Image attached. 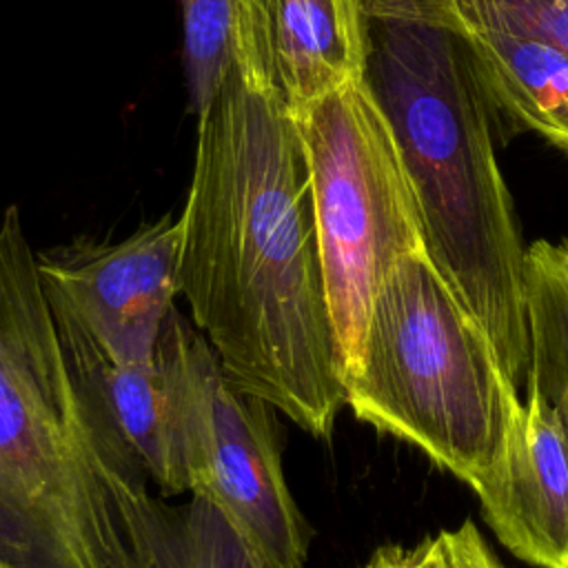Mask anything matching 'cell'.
I'll list each match as a JSON object with an SVG mask.
<instances>
[{"mask_svg": "<svg viewBox=\"0 0 568 568\" xmlns=\"http://www.w3.org/2000/svg\"><path fill=\"white\" fill-rule=\"evenodd\" d=\"M226 75L197 118L180 295L226 375L313 437L346 406L308 164L262 0H240Z\"/></svg>", "mask_w": 568, "mask_h": 568, "instance_id": "cell-1", "label": "cell"}, {"mask_svg": "<svg viewBox=\"0 0 568 568\" xmlns=\"http://www.w3.org/2000/svg\"><path fill=\"white\" fill-rule=\"evenodd\" d=\"M160 501L78 377L18 206L0 220V557L149 568Z\"/></svg>", "mask_w": 568, "mask_h": 568, "instance_id": "cell-2", "label": "cell"}, {"mask_svg": "<svg viewBox=\"0 0 568 568\" xmlns=\"http://www.w3.org/2000/svg\"><path fill=\"white\" fill-rule=\"evenodd\" d=\"M364 84L395 138L424 251L486 331L504 375L530 373L526 248L495 153L497 113L464 40L406 0H362Z\"/></svg>", "mask_w": 568, "mask_h": 568, "instance_id": "cell-3", "label": "cell"}, {"mask_svg": "<svg viewBox=\"0 0 568 568\" xmlns=\"http://www.w3.org/2000/svg\"><path fill=\"white\" fill-rule=\"evenodd\" d=\"M346 406L468 486L504 453L519 390L468 306L426 251L382 280L346 379Z\"/></svg>", "mask_w": 568, "mask_h": 568, "instance_id": "cell-4", "label": "cell"}, {"mask_svg": "<svg viewBox=\"0 0 568 568\" xmlns=\"http://www.w3.org/2000/svg\"><path fill=\"white\" fill-rule=\"evenodd\" d=\"M311 175L331 317L346 379L386 273L424 251L395 138L364 80L293 115Z\"/></svg>", "mask_w": 568, "mask_h": 568, "instance_id": "cell-5", "label": "cell"}, {"mask_svg": "<svg viewBox=\"0 0 568 568\" xmlns=\"http://www.w3.org/2000/svg\"><path fill=\"white\" fill-rule=\"evenodd\" d=\"M186 493L213 504L262 568H306L313 530L282 468L273 406L240 388L178 308L158 344Z\"/></svg>", "mask_w": 568, "mask_h": 568, "instance_id": "cell-6", "label": "cell"}, {"mask_svg": "<svg viewBox=\"0 0 568 568\" xmlns=\"http://www.w3.org/2000/svg\"><path fill=\"white\" fill-rule=\"evenodd\" d=\"M182 217L164 213L118 242L75 237L36 253L51 306L118 364H153L180 295Z\"/></svg>", "mask_w": 568, "mask_h": 568, "instance_id": "cell-7", "label": "cell"}, {"mask_svg": "<svg viewBox=\"0 0 568 568\" xmlns=\"http://www.w3.org/2000/svg\"><path fill=\"white\" fill-rule=\"evenodd\" d=\"M524 393L504 453L470 488L510 555L535 568H568V419L537 386Z\"/></svg>", "mask_w": 568, "mask_h": 568, "instance_id": "cell-8", "label": "cell"}, {"mask_svg": "<svg viewBox=\"0 0 568 568\" xmlns=\"http://www.w3.org/2000/svg\"><path fill=\"white\" fill-rule=\"evenodd\" d=\"M464 40L497 115L568 155V55L535 38L462 18L433 0H406Z\"/></svg>", "mask_w": 568, "mask_h": 568, "instance_id": "cell-9", "label": "cell"}, {"mask_svg": "<svg viewBox=\"0 0 568 568\" xmlns=\"http://www.w3.org/2000/svg\"><path fill=\"white\" fill-rule=\"evenodd\" d=\"M275 80L293 115L364 80L362 0H262Z\"/></svg>", "mask_w": 568, "mask_h": 568, "instance_id": "cell-10", "label": "cell"}, {"mask_svg": "<svg viewBox=\"0 0 568 568\" xmlns=\"http://www.w3.org/2000/svg\"><path fill=\"white\" fill-rule=\"evenodd\" d=\"M53 315L78 377L120 439L142 464L146 477L166 495L186 493V477L178 455L169 395L158 357L153 364L142 366L111 362L73 320L55 308Z\"/></svg>", "mask_w": 568, "mask_h": 568, "instance_id": "cell-11", "label": "cell"}, {"mask_svg": "<svg viewBox=\"0 0 568 568\" xmlns=\"http://www.w3.org/2000/svg\"><path fill=\"white\" fill-rule=\"evenodd\" d=\"M530 326L528 382L568 419V240H537L526 248Z\"/></svg>", "mask_w": 568, "mask_h": 568, "instance_id": "cell-12", "label": "cell"}, {"mask_svg": "<svg viewBox=\"0 0 568 568\" xmlns=\"http://www.w3.org/2000/svg\"><path fill=\"white\" fill-rule=\"evenodd\" d=\"M149 568H262L255 552L209 501L160 506Z\"/></svg>", "mask_w": 568, "mask_h": 568, "instance_id": "cell-13", "label": "cell"}, {"mask_svg": "<svg viewBox=\"0 0 568 568\" xmlns=\"http://www.w3.org/2000/svg\"><path fill=\"white\" fill-rule=\"evenodd\" d=\"M237 9L240 0H180L189 111L197 118L213 102L231 64Z\"/></svg>", "mask_w": 568, "mask_h": 568, "instance_id": "cell-14", "label": "cell"}, {"mask_svg": "<svg viewBox=\"0 0 568 568\" xmlns=\"http://www.w3.org/2000/svg\"><path fill=\"white\" fill-rule=\"evenodd\" d=\"M435 4L517 36L535 38L568 55V0H433Z\"/></svg>", "mask_w": 568, "mask_h": 568, "instance_id": "cell-15", "label": "cell"}, {"mask_svg": "<svg viewBox=\"0 0 568 568\" xmlns=\"http://www.w3.org/2000/svg\"><path fill=\"white\" fill-rule=\"evenodd\" d=\"M435 539L439 568H506L470 519L453 530H442Z\"/></svg>", "mask_w": 568, "mask_h": 568, "instance_id": "cell-16", "label": "cell"}, {"mask_svg": "<svg viewBox=\"0 0 568 568\" xmlns=\"http://www.w3.org/2000/svg\"><path fill=\"white\" fill-rule=\"evenodd\" d=\"M362 568H439L437 539L424 537L415 546H379Z\"/></svg>", "mask_w": 568, "mask_h": 568, "instance_id": "cell-17", "label": "cell"}, {"mask_svg": "<svg viewBox=\"0 0 568 568\" xmlns=\"http://www.w3.org/2000/svg\"><path fill=\"white\" fill-rule=\"evenodd\" d=\"M0 568H13V566H11V564H9V561H4V559H2V557H0Z\"/></svg>", "mask_w": 568, "mask_h": 568, "instance_id": "cell-18", "label": "cell"}]
</instances>
